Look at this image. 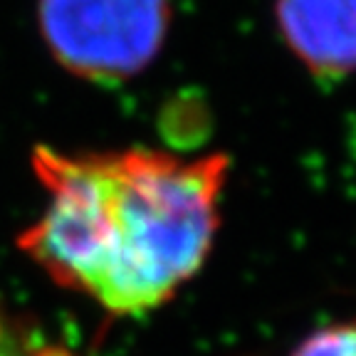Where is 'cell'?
Segmentation results:
<instances>
[{"label":"cell","instance_id":"obj_5","mask_svg":"<svg viewBox=\"0 0 356 356\" xmlns=\"http://www.w3.org/2000/svg\"><path fill=\"white\" fill-rule=\"evenodd\" d=\"M295 356H356V324L312 334L295 351Z\"/></svg>","mask_w":356,"mask_h":356},{"label":"cell","instance_id":"obj_1","mask_svg":"<svg viewBox=\"0 0 356 356\" xmlns=\"http://www.w3.org/2000/svg\"><path fill=\"white\" fill-rule=\"evenodd\" d=\"M30 161L50 203L17 245L60 287L127 317L171 300L206 262L228 156L35 146Z\"/></svg>","mask_w":356,"mask_h":356},{"label":"cell","instance_id":"obj_2","mask_svg":"<svg viewBox=\"0 0 356 356\" xmlns=\"http://www.w3.org/2000/svg\"><path fill=\"white\" fill-rule=\"evenodd\" d=\"M38 20L47 50L67 72L122 84L161 52L171 0H40Z\"/></svg>","mask_w":356,"mask_h":356},{"label":"cell","instance_id":"obj_4","mask_svg":"<svg viewBox=\"0 0 356 356\" xmlns=\"http://www.w3.org/2000/svg\"><path fill=\"white\" fill-rule=\"evenodd\" d=\"M0 356H72L62 346L47 344L20 327L13 314L0 307Z\"/></svg>","mask_w":356,"mask_h":356},{"label":"cell","instance_id":"obj_3","mask_svg":"<svg viewBox=\"0 0 356 356\" xmlns=\"http://www.w3.org/2000/svg\"><path fill=\"white\" fill-rule=\"evenodd\" d=\"M275 13L284 44L314 77L356 72V0H277Z\"/></svg>","mask_w":356,"mask_h":356}]
</instances>
